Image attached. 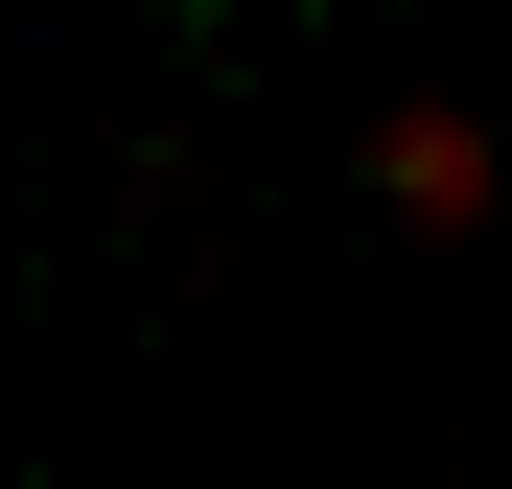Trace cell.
Returning <instances> with one entry per match:
<instances>
[]
</instances>
